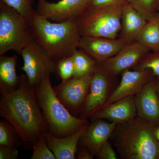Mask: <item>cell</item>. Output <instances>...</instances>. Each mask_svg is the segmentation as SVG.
<instances>
[{
	"label": "cell",
	"mask_w": 159,
	"mask_h": 159,
	"mask_svg": "<svg viewBox=\"0 0 159 159\" xmlns=\"http://www.w3.org/2000/svg\"><path fill=\"white\" fill-rule=\"evenodd\" d=\"M74 60V73L73 77H80L92 75L97 65V62L84 51L77 49L72 55Z\"/></svg>",
	"instance_id": "21"
},
{
	"label": "cell",
	"mask_w": 159,
	"mask_h": 159,
	"mask_svg": "<svg viewBox=\"0 0 159 159\" xmlns=\"http://www.w3.org/2000/svg\"><path fill=\"white\" fill-rule=\"evenodd\" d=\"M157 11H159V1L157 7Z\"/></svg>",
	"instance_id": "34"
},
{
	"label": "cell",
	"mask_w": 159,
	"mask_h": 159,
	"mask_svg": "<svg viewBox=\"0 0 159 159\" xmlns=\"http://www.w3.org/2000/svg\"><path fill=\"white\" fill-rule=\"evenodd\" d=\"M135 99L137 116L156 126L159 125V98L155 80L146 84Z\"/></svg>",
	"instance_id": "14"
},
{
	"label": "cell",
	"mask_w": 159,
	"mask_h": 159,
	"mask_svg": "<svg viewBox=\"0 0 159 159\" xmlns=\"http://www.w3.org/2000/svg\"><path fill=\"white\" fill-rule=\"evenodd\" d=\"M50 76L35 87L38 103L47 122L49 133L57 137L70 135L88 122L70 112L59 100L51 84Z\"/></svg>",
	"instance_id": "4"
},
{
	"label": "cell",
	"mask_w": 159,
	"mask_h": 159,
	"mask_svg": "<svg viewBox=\"0 0 159 159\" xmlns=\"http://www.w3.org/2000/svg\"><path fill=\"white\" fill-rule=\"evenodd\" d=\"M33 39L55 61L72 56L78 49L81 35L77 18L62 22H51L34 14L29 21Z\"/></svg>",
	"instance_id": "2"
},
{
	"label": "cell",
	"mask_w": 159,
	"mask_h": 159,
	"mask_svg": "<svg viewBox=\"0 0 159 159\" xmlns=\"http://www.w3.org/2000/svg\"><path fill=\"white\" fill-rule=\"evenodd\" d=\"M157 79V80H155L156 87L157 93L159 98V79Z\"/></svg>",
	"instance_id": "33"
},
{
	"label": "cell",
	"mask_w": 159,
	"mask_h": 159,
	"mask_svg": "<svg viewBox=\"0 0 159 159\" xmlns=\"http://www.w3.org/2000/svg\"><path fill=\"white\" fill-rule=\"evenodd\" d=\"M96 156L97 159H117V154L108 141L100 148Z\"/></svg>",
	"instance_id": "29"
},
{
	"label": "cell",
	"mask_w": 159,
	"mask_h": 159,
	"mask_svg": "<svg viewBox=\"0 0 159 159\" xmlns=\"http://www.w3.org/2000/svg\"><path fill=\"white\" fill-rule=\"evenodd\" d=\"M136 42L141 43L153 52L159 51V13L147 21Z\"/></svg>",
	"instance_id": "20"
},
{
	"label": "cell",
	"mask_w": 159,
	"mask_h": 159,
	"mask_svg": "<svg viewBox=\"0 0 159 159\" xmlns=\"http://www.w3.org/2000/svg\"><path fill=\"white\" fill-rule=\"evenodd\" d=\"M32 148L33 152L31 159H56L47 144L44 134L40 136Z\"/></svg>",
	"instance_id": "26"
},
{
	"label": "cell",
	"mask_w": 159,
	"mask_h": 159,
	"mask_svg": "<svg viewBox=\"0 0 159 159\" xmlns=\"http://www.w3.org/2000/svg\"><path fill=\"white\" fill-rule=\"evenodd\" d=\"M22 57V70L30 85L35 87L41 81L56 72V62L33 40L20 53Z\"/></svg>",
	"instance_id": "7"
},
{
	"label": "cell",
	"mask_w": 159,
	"mask_h": 159,
	"mask_svg": "<svg viewBox=\"0 0 159 159\" xmlns=\"http://www.w3.org/2000/svg\"><path fill=\"white\" fill-rule=\"evenodd\" d=\"M122 74L119 85L109 96L101 109L119 99L136 96L146 84L153 80L154 77L152 71L149 70L134 71L128 70L124 71Z\"/></svg>",
	"instance_id": "12"
},
{
	"label": "cell",
	"mask_w": 159,
	"mask_h": 159,
	"mask_svg": "<svg viewBox=\"0 0 159 159\" xmlns=\"http://www.w3.org/2000/svg\"><path fill=\"white\" fill-rule=\"evenodd\" d=\"M8 6L19 12L24 17L30 21L35 13L32 6L33 0H3Z\"/></svg>",
	"instance_id": "27"
},
{
	"label": "cell",
	"mask_w": 159,
	"mask_h": 159,
	"mask_svg": "<svg viewBox=\"0 0 159 159\" xmlns=\"http://www.w3.org/2000/svg\"><path fill=\"white\" fill-rule=\"evenodd\" d=\"M21 142L17 132L7 120L0 122V146L16 148Z\"/></svg>",
	"instance_id": "22"
},
{
	"label": "cell",
	"mask_w": 159,
	"mask_h": 159,
	"mask_svg": "<svg viewBox=\"0 0 159 159\" xmlns=\"http://www.w3.org/2000/svg\"><path fill=\"white\" fill-rule=\"evenodd\" d=\"M74 66L72 56L64 57L56 61V72L61 82L72 79L74 76Z\"/></svg>",
	"instance_id": "24"
},
{
	"label": "cell",
	"mask_w": 159,
	"mask_h": 159,
	"mask_svg": "<svg viewBox=\"0 0 159 159\" xmlns=\"http://www.w3.org/2000/svg\"><path fill=\"white\" fill-rule=\"evenodd\" d=\"M0 93V116L13 125L23 144L33 147L41 135L49 131L35 87L30 85L25 74H21L17 88Z\"/></svg>",
	"instance_id": "1"
},
{
	"label": "cell",
	"mask_w": 159,
	"mask_h": 159,
	"mask_svg": "<svg viewBox=\"0 0 159 159\" xmlns=\"http://www.w3.org/2000/svg\"><path fill=\"white\" fill-rule=\"evenodd\" d=\"M89 0H60L57 2L38 0L35 13L54 22L77 18L87 8Z\"/></svg>",
	"instance_id": "10"
},
{
	"label": "cell",
	"mask_w": 159,
	"mask_h": 159,
	"mask_svg": "<svg viewBox=\"0 0 159 159\" xmlns=\"http://www.w3.org/2000/svg\"><path fill=\"white\" fill-rule=\"evenodd\" d=\"M117 125L116 122H107L101 119L94 120L89 124L79 145L87 148L96 156L108 142Z\"/></svg>",
	"instance_id": "15"
},
{
	"label": "cell",
	"mask_w": 159,
	"mask_h": 159,
	"mask_svg": "<svg viewBox=\"0 0 159 159\" xmlns=\"http://www.w3.org/2000/svg\"><path fill=\"white\" fill-rule=\"evenodd\" d=\"M126 45L120 38L111 39L96 36H82L78 48L84 51L97 62L113 57Z\"/></svg>",
	"instance_id": "13"
},
{
	"label": "cell",
	"mask_w": 159,
	"mask_h": 159,
	"mask_svg": "<svg viewBox=\"0 0 159 159\" xmlns=\"http://www.w3.org/2000/svg\"><path fill=\"white\" fill-rule=\"evenodd\" d=\"M147 22L139 11L129 3H125L122 7L119 38L126 44L136 42Z\"/></svg>",
	"instance_id": "18"
},
{
	"label": "cell",
	"mask_w": 159,
	"mask_h": 159,
	"mask_svg": "<svg viewBox=\"0 0 159 159\" xmlns=\"http://www.w3.org/2000/svg\"><path fill=\"white\" fill-rule=\"evenodd\" d=\"M159 0H126V2L139 11L147 21L156 16Z\"/></svg>",
	"instance_id": "23"
},
{
	"label": "cell",
	"mask_w": 159,
	"mask_h": 159,
	"mask_svg": "<svg viewBox=\"0 0 159 159\" xmlns=\"http://www.w3.org/2000/svg\"><path fill=\"white\" fill-rule=\"evenodd\" d=\"M33 40L29 21L0 0V56L10 51L20 54Z\"/></svg>",
	"instance_id": "5"
},
{
	"label": "cell",
	"mask_w": 159,
	"mask_h": 159,
	"mask_svg": "<svg viewBox=\"0 0 159 159\" xmlns=\"http://www.w3.org/2000/svg\"><path fill=\"white\" fill-rule=\"evenodd\" d=\"M17 56H0V91L16 89L20 81L16 73Z\"/></svg>",
	"instance_id": "19"
},
{
	"label": "cell",
	"mask_w": 159,
	"mask_h": 159,
	"mask_svg": "<svg viewBox=\"0 0 159 159\" xmlns=\"http://www.w3.org/2000/svg\"><path fill=\"white\" fill-rule=\"evenodd\" d=\"M150 49L138 42L125 45L113 57L97 62L111 77L134 68L148 54Z\"/></svg>",
	"instance_id": "9"
},
{
	"label": "cell",
	"mask_w": 159,
	"mask_h": 159,
	"mask_svg": "<svg viewBox=\"0 0 159 159\" xmlns=\"http://www.w3.org/2000/svg\"><path fill=\"white\" fill-rule=\"evenodd\" d=\"M110 78L111 77L97 63L92 74L88 94L79 118L87 119L101 109L109 97Z\"/></svg>",
	"instance_id": "11"
},
{
	"label": "cell",
	"mask_w": 159,
	"mask_h": 159,
	"mask_svg": "<svg viewBox=\"0 0 159 159\" xmlns=\"http://www.w3.org/2000/svg\"><path fill=\"white\" fill-rule=\"evenodd\" d=\"M156 125L137 116L118 123L111 137L122 159H159V142Z\"/></svg>",
	"instance_id": "3"
},
{
	"label": "cell",
	"mask_w": 159,
	"mask_h": 159,
	"mask_svg": "<svg viewBox=\"0 0 159 159\" xmlns=\"http://www.w3.org/2000/svg\"><path fill=\"white\" fill-rule=\"evenodd\" d=\"M80 148H77L76 158L78 159H93L95 155L84 146L80 145Z\"/></svg>",
	"instance_id": "31"
},
{
	"label": "cell",
	"mask_w": 159,
	"mask_h": 159,
	"mask_svg": "<svg viewBox=\"0 0 159 159\" xmlns=\"http://www.w3.org/2000/svg\"><path fill=\"white\" fill-rule=\"evenodd\" d=\"M89 124L88 122H86L77 132L66 137H55L48 132L44 133L47 144L56 159L76 158L80 140L85 132Z\"/></svg>",
	"instance_id": "17"
},
{
	"label": "cell",
	"mask_w": 159,
	"mask_h": 159,
	"mask_svg": "<svg viewBox=\"0 0 159 159\" xmlns=\"http://www.w3.org/2000/svg\"><path fill=\"white\" fill-rule=\"evenodd\" d=\"M126 0H89L86 9H93L108 6L124 5Z\"/></svg>",
	"instance_id": "28"
},
{
	"label": "cell",
	"mask_w": 159,
	"mask_h": 159,
	"mask_svg": "<svg viewBox=\"0 0 159 159\" xmlns=\"http://www.w3.org/2000/svg\"><path fill=\"white\" fill-rule=\"evenodd\" d=\"M19 151L16 148L0 146V159H17Z\"/></svg>",
	"instance_id": "30"
},
{
	"label": "cell",
	"mask_w": 159,
	"mask_h": 159,
	"mask_svg": "<svg viewBox=\"0 0 159 159\" xmlns=\"http://www.w3.org/2000/svg\"><path fill=\"white\" fill-rule=\"evenodd\" d=\"M154 133L156 138H157V140L159 142V126H156L155 129Z\"/></svg>",
	"instance_id": "32"
},
{
	"label": "cell",
	"mask_w": 159,
	"mask_h": 159,
	"mask_svg": "<svg viewBox=\"0 0 159 159\" xmlns=\"http://www.w3.org/2000/svg\"><path fill=\"white\" fill-rule=\"evenodd\" d=\"M137 116L134 96L125 97L99 110L91 118L94 120L106 119L118 123L129 121Z\"/></svg>",
	"instance_id": "16"
},
{
	"label": "cell",
	"mask_w": 159,
	"mask_h": 159,
	"mask_svg": "<svg viewBox=\"0 0 159 159\" xmlns=\"http://www.w3.org/2000/svg\"><path fill=\"white\" fill-rule=\"evenodd\" d=\"M123 6L86 9L77 18L80 35L117 39L121 30Z\"/></svg>",
	"instance_id": "6"
},
{
	"label": "cell",
	"mask_w": 159,
	"mask_h": 159,
	"mask_svg": "<svg viewBox=\"0 0 159 159\" xmlns=\"http://www.w3.org/2000/svg\"><path fill=\"white\" fill-rule=\"evenodd\" d=\"M134 70H150L154 76L159 79V51L148 53L134 68Z\"/></svg>",
	"instance_id": "25"
},
{
	"label": "cell",
	"mask_w": 159,
	"mask_h": 159,
	"mask_svg": "<svg viewBox=\"0 0 159 159\" xmlns=\"http://www.w3.org/2000/svg\"><path fill=\"white\" fill-rule=\"evenodd\" d=\"M92 75L73 77L54 87L56 96L72 115L77 117L83 109L90 85Z\"/></svg>",
	"instance_id": "8"
}]
</instances>
